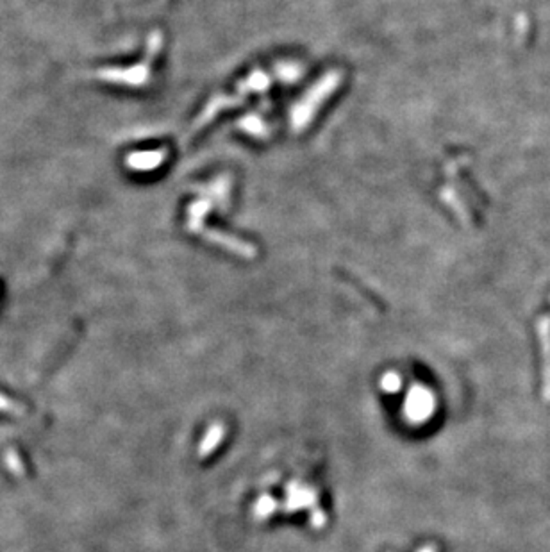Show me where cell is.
<instances>
[{"mask_svg":"<svg viewBox=\"0 0 550 552\" xmlns=\"http://www.w3.org/2000/svg\"><path fill=\"white\" fill-rule=\"evenodd\" d=\"M223 436H225V425L222 422H214L210 429H207V433L204 434L201 445H198V458L205 460L211 452L216 451L220 443H222Z\"/></svg>","mask_w":550,"mask_h":552,"instance_id":"6da1fadb","label":"cell"},{"mask_svg":"<svg viewBox=\"0 0 550 552\" xmlns=\"http://www.w3.org/2000/svg\"><path fill=\"white\" fill-rule=\"evenodd\" d=\"M0 411L11 413V415H23V413H26V409H23L22 404L14 402V400H11L9 397H4V395H0Z\"/></svg>","mask_w":550,"mask_h":552,"instance_id":"7a4b0ae2","label":"cell"},{"mask_svg":"<svg viewBox=\"0 0 550 552\" xmlns=\"http://www.w3.org/2000/svg\"><path fill=\"white\" fill-rule=\"evenodd\" d=\"M380 386H383V390L385 391H389V393H393V391H397L398 388H400V377L397 376V374H386L383 379H380Z\"/></svg>","mask_w":550,"mask_h":552,"instance_id":"3957f363","label":"cell"},{"mask_svg":"<svg viewBox=\"0 0 550 552\" xmlns=\"http://www.w3.org/2000/svg\"><path fill=\"white\" fill-rule=\"evenodd\" d=\"M6 464H8L9 470H11L13 473H17V476H18V473H20V476H23L22 461H20V458H18L13 451L8 452V456H6Z\"/></svg>","mask_w":550,"mask_h":552,"instance_id":"277c9868","label":"cell"},{"mask_svg":"<svg viewBox=\"0 0 550 552\" xmlns=\"http://www.w3.org/2000/svg\"><path fill=\"white\" fill-rule=\"evenodd\" d=\"M272 508H274V504H272V500L268 499V497H265V499L259 500V504H258V508H256V509L263 513V517H267ZM261 513H259V515H261Z\"/></svg>","mask_w":550,"mask_h":552,"instance_id":"5b68a950","label":"cell"}]
</instances>
